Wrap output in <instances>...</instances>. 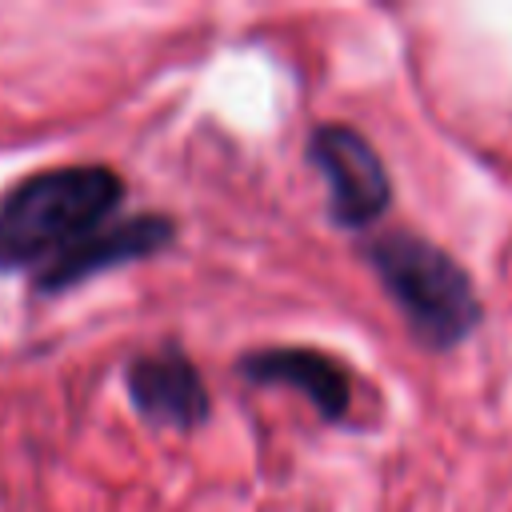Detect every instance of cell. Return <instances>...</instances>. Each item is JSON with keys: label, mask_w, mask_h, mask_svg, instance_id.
Segmentation results:
<instances>
[{"label": "cell", "mask_w": 512, "mask_h": 512, "mask_svg": "<svg viewBox=\"0 0 512 512\" xmlns=\"http://www.w3.org/2000/svg\"><path fill=\"white\" fill-rule=\"evenodd\" d=\"M308 168L324 180L328 220L344 232H372L392 212V172L376 144L348 120H320L304 140Z\"/></svg>", "instance_id": "cell-3"}, {"label": "cell", "mask_w": 512, "mask_h": 512, "mask_svg": "<svg viewBox=\"0 0 512 512\" xmlns=\"http://www.w3.org/2000/svg\"><path fill=\"white\" fill-rule=\"evenodd\" d=\"M120 376L132 412L152 428L196 432L212 420V392L196 360L176 340H164L148 352H132Z\"/></svg>", "instance_id": "cell-5"}, {"label": "cell", "mask_w": 512, "mask_h": 512, "mask_svg": "<svg viewBox=\"0 0 512 512\" xmlns=\"http://www.w3.org/2000/svg\"><path fill=\"white\" fill-rule=\"evenodd\" d=\"M176 232H180V224L168 212L112 216L100 228H92L88 236H80L72 248H64L56 260L36 268L32 272V292L36 296H64V292L80 288L84 280H92L100 272L152 260L164 248H172Z\"/></svg>", "instance_id": "cell-4"}, {"label": "cell", "mask_w": 512, "mask_h": 512, "mask_svg": "<svg viewBox=\"0 0 512 512\" xmlns=\"http://www.w3.org/2000/svg\"><path fill=\"white\" fill-rule=\"evenodd\" d=\"M360 256L424 352L444 356L480 328L476 280L444 244L412 228H380L360 240Z\"/></svg>", "instance_id": "cell-1"}, {"label": "cell", "mask_w": 512, "mask_h": 512, "mask_svg": "<svg viewBox=\"0 0 512 512\" xmlns=\"http://www.w3.org/2000/svg\"><path fill=\"white\" fill-rule=\"evenodd\" d=\"M232 372L256 388L300 392L324 424H348L352 416V372L340 356L312 344H264L236 356Z\"/></svg>", "instance_id": "cell-6"}, {"label": "cell", "mask_w": 512, "mask_h": 512, "mask_svg": "<svg viewBox=\"0 0 512 512\" xmlns=\"http://www.w3.org/2000/svg\"><path fill=\"white\" fill-rule=\"evenodd\" d=\"M124 176L112 164L40 168L0 196V276L44 268L124 204Z\"/></svg>", "instance_id": "cell-2"}]
</instances>
